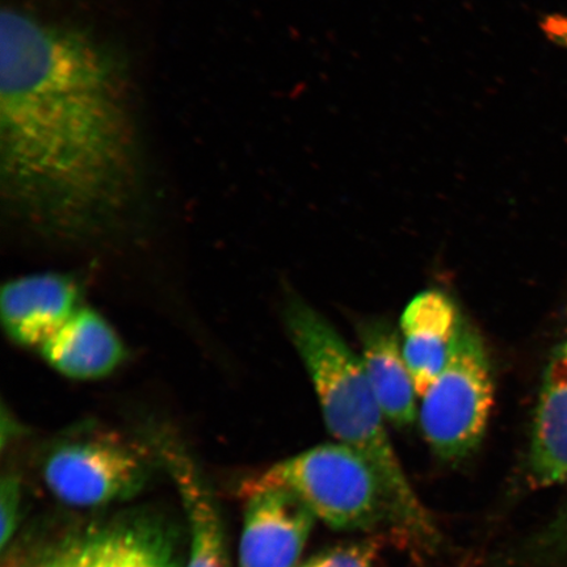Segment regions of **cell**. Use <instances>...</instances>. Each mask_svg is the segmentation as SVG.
Returning a JSON list of instances; mask_svg holds the SVG:
<instances>
[{"instance_id":"1","label":"cell","mask_w":567,"mask_h":567,"mask_svg":"<svg viewBox=\"0 0 567 567\" xmlns=\"http://www.w3.org/2000/svg\"><path fill=\"white\" fill-rule=\"evenodd\" d=\"M2 193L11 216L63 244L112 236L136 203L131 92L92 35L18 9L2 16Z\"/></svg>"},{"instance_id":"2","label":"cell","mask_w":567,"mask_h":567,"mask_svg":"<svg viewBox=\"0 0 567 567\" xmlns=\"http://www.w3.org/2000/svg\"><path fill=\"white\" fill-rule=\"evenodd\" d=\"M284 319L313 381L330 434L379 474L393 502L400 537L423 549L439 548L441 532L410 485L360 358L323 316L297 297L287 302Z\"/></svg>"},{"instance_id":"3","label":"cell","mask_w":567,"mask_h":567,"mask_svg":"<svg viewBox=\"0 0 567 567\" xmlns=\"http://www.w3.org/2000/svg\"><path fill=\"white\" fill-rule=\"evenodd\" d=\"M245 487H278L293 494L332 529L400 535L392 499L372 465L343 444H321L280 461Z\"/></svg>"},{"instance_id":"4","label":"cell","mask_w":567,"mask_h":567,"mask_svg":"<svg viewBox=\"0 0 567 567\" xmlns=\"http://www.w3.org/2000/svg\"><path fill=\"white\" fill-rule=\"evenodd\" d=\"M155 446L97 422L63 431L48 445L41 477L65 505L96 508L133 498L151 480Z\"/></svg>"},{"instance_id":"5","label":"cell","mask_w":567,"mask_h":567,"mask_svg":"<svg viewBox=\"0 0 567 567\" xmlns=\"http://www.w3.org/2000/svg\"><path fill=\"white\" fill-rule=\"evenodd\" d=\"M425 442L444 463L476 452L494 403L491 358L478 331L464 319L449 363L421 396Z\"/></svg>"},{"instance_id":"6","label":"cell","mask_w":567,"mask_h":567,"mask_svg":"<svg viewBox=\"0 0 567 567\" xmlns=\"http://www.w3.org/2000/svg\"><path fill=\"white\" fill-rule=\"evenodd\" d=\"M177 537L158 516L132 514L90 528L44 567H183Z\"/></svg>"},{"instance_id":"7","label":"cell","mask_w":567,"mask_h":567,"mask_svg":"<svg viewBox=\"0 0 567 567\" xmlns=\"http://www.w3.org/2000/svg\"><path fill=\"white\" fill-rule=\"evenodd\" d=\"M246 508L239 567H295L316 516L284 488L245 487Z\"/></svg>"},{"instance_id":"8","label":"cell","mask_w":567,"mask_h":567,"mask_svg":"<svg viewBox=\"0 0 567 567\" xmlns=\"http://www.w3.org/2000/svg\"><path fill=\"white\" fill-rule=\"evenodd\" d=\"M81 296L70 275L38 274L7 282L0 295L6 334L18 346L41 349L81 309Z\"/></svg>"},{"instance_id":"9","label":"cell","mask_w":567,"mask_h":567,"mask_svg":"<svg viewBox=\"0 0 567 567\" xmlns=\"http://www.w3.org/2000/svg\"><path fill=\"white\" fill-rule=\"evenodd\" d=\"M463 322L456 303L435 289L415 296L403 311L402 351L420 399L449 363Z\"/></svg>"},{"instance_id":"10","label":"cell","mask_w":567,"mask_h":567,"mask_svg":"<svg viewBox=\"0 0 567 567\" xmlns=\"http://www.w3.org/2000/svg\"><path fill=\"white\" fill-rule=\"evenodd\" d=\"M540 389L526 463L532 491L567 481V337L553 351Z\"/></svg>"},{"instance_id":"11","label":"cell","mask_w":567,"mask_h":567,"mask_svg":"<svg viewBox=\"0 0 567 567\" xmlns=\"http://www.w3.org/2000/svg\"><path fill=\"white\" fill-rule=\"evenodd\" d=\"M40 352L54 371L81 381L106 378L126 357L116 331L90 308L78 310Z\"/></svg>"},{"instance_id":"12","label":"cell","mask_w":567,"mask_h":567,"mask_svg":"<svg viewBox=\"0 0 567 567\" xmlns=\"http://www.w3.org/2000/svg\"><path fill=\"white\" fill-rule=\"evenodd\" d=\"M361 364L386 422L408 427L416 420V388L403 357L402 342L384 321H368L359 328Z\"/></svg>"},{"instance_id":"13","label":"cell","mask_w":567,"mask_h":567,"mask_svg":"<svg viewBox=\"0 0 567 567\" xmlns=\"http://www.w3.org/2000/svg\"><path fill=\"white\" fill-rule=\"evenodd\" d=\"M151 441L179 486L189 524V553L183 567H229L221 519L212 495L186 453L172 439L152 432Z\"/></svg>"},{"instance_id":"14","label":"cell","mask_w":567,"mask_h":567,"mask_svg":"<svg viewBox=\"0 0 567 567\" xmlns=\"http://www.w3.org/2000/svg\"><path fill=\"white\" fill-rule=\"evenodd\" d=\"M564 556H567V506L547 527L507 551L493 567L540 566Z\"/></svg>"},{"instance_id":"15","label":"cell","mask_w":567,"mask_h":567,"mask_svg":"<svg viewBox=\"0 0 567 567\" xmlns=\"http://www.w3.org/2000/svg\"><path fill=\"white\" fill-rule=\"evenodd\" d=\"M21 503V484L16 474H6L0 485V515H2V534L0 549L9 547L18 528Z\"/></svg>"},{"instance_id":"16","label":"cell","mask_w":567,"mask_h":567,"mask_svg":"<svg viewBox=\"0 0 567 567\" xmlns=\"http://www.w3.org/2000/svg\"><path fill=\"white\" fill-rule=\"evenodd\" d=\"M374 549L371 544H350L332 548L308 563L309 567H373Z\"/></svg>"},{"instance_id":"17","label":"cell","mask_w":567,"mask_h":567,"mask_svg":"<svg viewBox=\"0 0 567 567\" xmlns=\"http://www.w3.org/2000/svg\"><path fill=\"white\" fill-rule=\"evenodd\" d=\"M542 28L549 40L567 49V17L549 16L543 20Z\"/></svg>"},{"instance_id":"18","label":"cell","mask_w":567,"mask_h":567,"mask_svg":"<svg viewBox=\"0 0 567 567\" xmlns=\"http://www.w3.org/2000/svg\"><path fill=\"white\" fill-rule=\"evenodd\" d=\"M302 567H309V566H308V564H307V565H305V566H302Z\"/></svg>"}]
</instances>
